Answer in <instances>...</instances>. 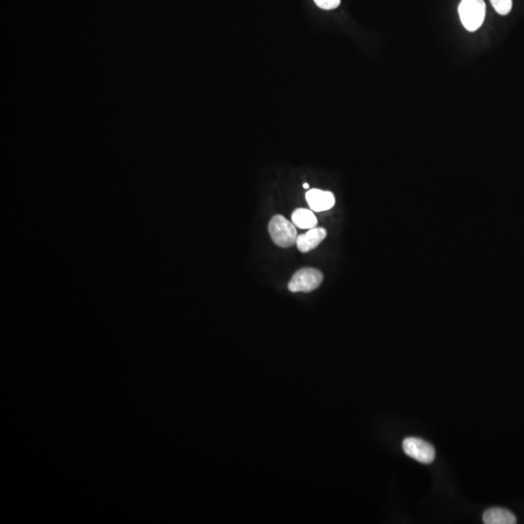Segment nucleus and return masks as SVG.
Instances as JSON below:
<instances>
[{"label":"nucleus","instance_id":"nucleus-11","mask_svg":"<svg viewBox=\"0 0 524 524\" xmlns=\"http://www.w3.org/2000/svg\"><path fill=\"white\" fill-rule=\"evenodd\" d=\"M303 188L307 190V188H309V183H303Z\"/></svg>","mask_w":524,"mask_h":524},{"label":"nucleus","instance_id":"nucleus-4","mask_svg":"<svg viewBox=\"0 0 524 524\" xmlns=\"http://www.w3.org/2000/svg\"><path fill=\"white\" fill-rule=\"evenodd\" d=\"M403 451L407 456L420 464H430L435 459V449L429 443L419 438L409 437L403 441Z\"/></svg>","mask_w":524,"mask_h":524},{"label":"nucleus","instance_id":"nucleus-7","mask_svg":"<svg viewBox=\"0 0 524 524\" xmlns=\"http://www.w3.org/2000/svg\"><path fill=\"white\" fill-rule=\"evenodd\" d=\"M483 520L486 524H515L517 523V518L506 509L491 508L483 513Z\"/></svg>","mask_w":524,"mask_h":524},{"label":"nucleus","instance_id":"nucleus-9","mask_svg":"<svg viewBox=\"0 0 524 524\" xmlns=\"http://www.w3.org/2000/svg\"><path fill=\"white\" fill-rule=\"evenodd\" d=\"M491 4L494 10L501 16L510 14L513 9V0H491Z\"/></svg>","mask_w":524,"mask_h":524},{"label":"nucleus","instance_id":"nucleus-5","mask_svg":"<svg viewBox=\"0 0 524 524\" xmlns=\"http://www.w3.org/2000/svg\"><path fill=\"white\" fill-rule=\"evenodd\" d=\"M306 200L313 211L323 212L331 210L335 205V196L331 191L318 190L308 191L306 193Z\"/></svg>","mask_w":524,"mask_h":524},{"label":"nucleus","instance_id":"nucleus-6","mask_svg":"<svg viewBox=\"0 0 524 524\" xmlns=\"http://www.w3.org/2000/svg\"><path fill=\"white\" fill-rule=\"evenodd\" d=\"M327 231L326 228H311L307 233L298 236L296 241L297 249L303 254L316 249L326 238Z\"/></svg>","mask_w":524,"mask_h":524},{"label":"nucleus","instance_id":"nucleus-2","mask_svg":"<svg viewBox=\"0 0 524 524\" xmlns=\"http://www.w3.org/2000/svg\"><path fill=\"white\" fill-rule=\"evenodd\" d=\"M486 10L483 0H461L459 14L462 26L470 33L478 31L485 22Z\"/></svg>","mask_w":524,"mask_h":524},{"label":"nucleus","instance_id":"nucleus-10","mask_svg":"<svg viewBox=\"0 0 524 524\" xmlns=\"http://www.w3.org/2000/svg\"><path fill=\"white\" fill-rule=\"evenodd\" d=\"M314 1L324 10L336 9L341 4V0H314Z\"/></svg>","mask_w":524,"mask_h":524},{"label":"nucleus","instance_id":"nucleus-1","mask_svg":"<svg viewBox=\"0 0 524 524\" xmlns=\"http://www.w3.org/2000/svg\"><path fill=\"white\" fill-rule=\"evenodd\" d=\"M268 231L274 243L281 248H291L296 244L297 231L294 223L287 220L284 215H276L268 225Z\"/></svg>","mask_w":524,"mask_h":524},{"label":"nucleus","instance_id":"nucleus-8","mask_svg":"<svg viewBox=\"0 0 524 524\" xmlns=\"http://www.w3.org/2000/svg\"><path fill=\"white\" fill-rule=\"evenodd\" d=\"M292 223L301 230H311L318 225V219L313 211L308 209L298 208L292 214Z\"/></svg>","mask_w":524,"mask_h":524},{"label":"nucleus","instance_id":"nucleus-3","mask_svg":"<svg viewBox=\"0 0 524 524\" xmlns=\"http://www.w3.org/2000/svg\"><path fill=\"white\" fill-rule=\"evenodd\" d=\"M324 281L323 273L315 268H302L292 277L287 287L292 292H310L320 287Z\"/></svg>","mask_w":524,"mask_h":524}]
</instances>
